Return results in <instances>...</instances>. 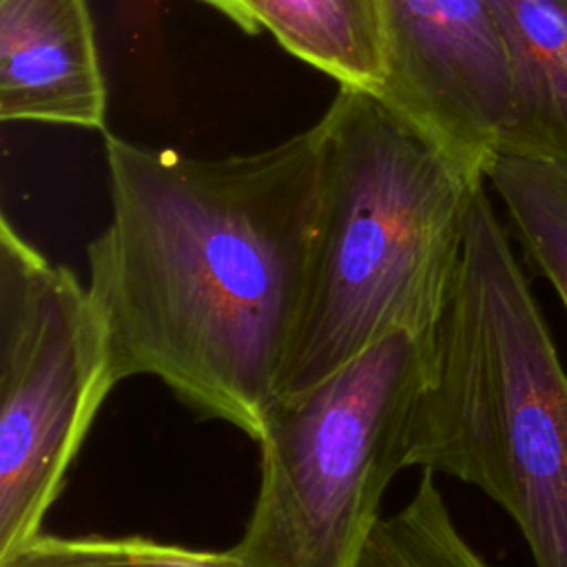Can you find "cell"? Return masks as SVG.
Here are the masks:
<instances>
[{
  "instance_id": "6da1fadb",
  "label": "cell",
  "mask_w": 567,
  "mask_h": 567,
  "mask_svg": "<svg viewBox=\"0 0 567 567\" xmlns=\"http://www.w3.org/2000/svg\"><path fill=\"white\" fill-rule=\"evenodd\" d=\"M104 159L111 219L86 248V288L115 381L159 379L257 441L308 290L319 124L215 159L106 135Z\"/></svg>"
},
{
  "instance_id": "7a4b0ae2",
  "label": "cell",
  "mask_w": 567,
  "mask_h": 567,
  "mask_svg": "<svg viewBox=\"0 0 567 567\" xmlns=\"http://www.w3.org/2000/svg\"><path fill=\"white\" fill-rule=\"evenodd\" d=\"M317 124L310 275L279 394L394 332L434 337L487 184L377 93L339 86Z\"/></svg>"
},
{
  "instance_id": "3957f363",
  "label": "cell",
  "mask_w": 567,
  "mask_h": 567,
  "mask_svg": "<svg viewBox=\"0 0 567 567\" xmlns=\"http://www.w3.org/2000/svg\"><path fill=\"white\" fill-rule=\"evenodd\" d=\"M410 467L481 489L534 567H567V372L485 188L434 330Z\"/></svg>"
},
{
  "instance_id": "277c9868",
  "label": "cell",
  "mask_w": 567,
  "mask_h": 567,
  "mask_svg": "<svg viewBox=\"0 0 567 567\" xmlns=\"http://www.w3.org/2000/svg\"><path fill=\"white\" fill-rule=\"evenodd\" d=\"M434 339V337H432ZM432 339L394 332L270 405L244 567H357L390 481L410 467Z\"/></svg>"
},
{
  "instance_id": "5b68a950",
  "label": "cell",
  "mask_w": 567,
  "mask_h": 567,
  "mask_svg": "<svg viewBox=\"0 0 567 567\" xmlns=\"http://www.w3.org/2000/svg\"><path fill=\"white\" fill-rule=\"evenodd\" d=\"M117 385L89 288L0 219V558L38 534Z\"/></svg>"
},
{
  "instance_id": "8992f818",
  "label": "cell",
  "mask_w": 567,
  "mask_h": 567,
  "mask_svg": "<svg viewBox=\"0 0 567 567\" xmlns=\"http://www.w3.org/2000/svg\"><path fill=\"white\" fill-rule=\"evenodd\" d=\"M379 2L385 53L379 97L485 173L514 124L512 69L489 2Z\"/></svg>"
},
{
  "instance_id": "52a82bcc",
  "label": "cell",
  "mask_w": 567,
  "mask_h": 567,
  "mask_svg": "<svg viewBox=\"0 0 567 567\" xmlns=\"http://www.w3.org/2000/svg\"><path fill=\"white\" fill-rule=\"evenodd\" d=\"M0 120L104 131L106 82L86 0H0Z\"/></svg>"
},
{
  "instance_id": "ba28073f",
  "label": "cell",
  "mask_w": 567,
  "mask_h": 567,
  "mask_svg": "<svg viewBox=\"0 0 567 567\" xmlns=\"http://www.w3.org/2000/svg\"><path fill=\"white\" fill-rule=\"evenodd\" d=\"M487 2L514 84V124L503 151L567 162V0Z\"/></svg>"
},
{
  "instance_id": "9c48e42d",
  "label": "cell",
  "mask_w": 567,
  "mask_h": 567,
  "mask_svg": "<svg viewBox=\"0 0 567 567\" xmlns=\"http://www.w3.org/2000/svg\"><path fill=\"white\" fill-rule=\"evenodd\" d=\"M261 29L339 86L381 95L385 82L379 0H250Z\"/></svg>"
},
{
  "instance_id": "30bf717a",
  "label": "cell",
  "mask_w": 567,
  "mask_h": 567,
  "mask_svg": "<svg viewBox=\"0 0 567 567\" xmlns=\"http://www.w3.org/2000/svg\"><path fill=\"white\" fill-rule=\"evenodd\" d=\"M485 179L501 197L527 264L554 286L567 310V162L501 151Z\"/></svg>"
},
{
  "instance_id": "8fae6325",
  "label": "cell",
  "mask_w": 567,
  "mask_h": 567,
  "mask_svg": "<svg viewBox=\"0 0 567 567\" xmlns=\"http://www.w3.org/2000/svg\"><path fill=\"white\" fill-rule=\"evenodd\" d=\"M357 567H489L452 520L434 472L423 470L410 501L372 529Z\"/></svg>"
},
{
  "instance_id": "7c38bea8",
  "label": "cell",
  "mask_w": 567,
  "mask_h": 567,
  "mask_svg": "<svg viewBox=\"0 0 567 567\" xmlns=\"http://www.w3.org/2000/svg\"><path fill=\"white\" fill-rule=\"evenodd\" d=\"M0 567H244L230 549L210 551L148 536H58L33 540L0 558Z\"/></svg>"
},
{
  "instance_id": "4fadbf2b",
  "label": "cell",
  "mask_w": 567,
  "mask_h": 567,
  "mask_svg": "<svg viewBox=\"0 0 567 567\" xmlns=\"http://www.w3.org/2000/svg\"><path fill=\"white\" fill-rule=\"evenodd\" d=\"M202 2L217 9L224 18H228L233 24H237L248 35H255L261 31L259 18H257L250 0H202Z\"/></svg>"
}]
</instances>
